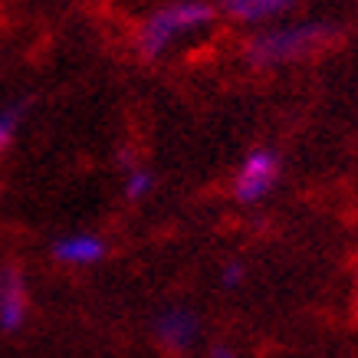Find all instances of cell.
Returning a JSON list of instances; mask_svg holds the SVG:
<instances>
[{
	"mask_svg": "<svg viewBox=\"0 0 358 358\" xmlns=\"http://www.w3.org/2000/svg\"><path fill=\"white\" fill-rule=\"evenodd\" d=\"M332 36H336V30L326 27V23H303V27L270 30L250 40L247 56H250V63H257V66L289 63V59H299V56H309L315 50H322Z\"/></svg>",
	"mask_w": 358,
	"mask_h": 358,
	"instance_id": "1",
	"label": "cell"
},
{
	"mask_svg": "<svg viewBox=\"0 0 358 358\" xmlns=\"http://www.w3.org/2000/svg\"><path fill=\"white\" fill-rule=\"evenodd\" d=\"M210 20H214V7L210 3L187 0V3L164 7L162 13H155L152 20L145 23V30H141V50L148 56H158L174 36H181L187 30H197V27H204Z\"/></svg>",
	"mask_w": 358,
	"mask_h": 358,
	"instance_id": "2",
	"label": "cell"
},
{
	"mask_svg": "<svg viewBox=\"0 0 358 358\" xmlns=\"http://www.w3.org/2000/svg\"><path fill=\"white\" fill-rule=\"evenodd\" d=\"M276 174H280V162L273 152H253L247 158V164L240 168L237 185H234V194L240 201H257L276 185Z\"/></svg>",
	"mask_w": 358,
	"mask_h": 358,
	"instance_id": "3",
	"label": "cell"
},
{
	"mask_svg": "<svg viewBox=\"0 0 358 358\" xmlns=\"http://www.w3.org/2000/svg\"><path fill=\"white\" fill-rule=\"evenodd\" d=\"M27 313V286L17 266H3L0 270V326L17 329Z\"/></svg>",
	"mask_w": 358,
	"mask_h": 358,
	"instance_id": "4",
	"label": "cell"
},
{
	"mask_svg": "<svg viewBox=\"0 0 358 358\" xmlns=\"http://www.w3.org/2000/svg\"><path fill=\"white\" fill-rule=\"evenodd\" d=\"M197 332L194 315L185 313V309H168V313L158 319V336L162 342H168L171 348H185Z\"/></svg>",
	"mask_w": 358,
	"mask_h": 358,
	"instance_id": "5",
	"label": "cell"
},
{
	"mask_svg": "<svg viewBox=\"0 0 358 358\" xmlns=\"http://www.w3.org/2000/svg\"><path fill=\"white\" fill-rule=\"evenodd\" d=\"M296 0H220V7L237 17V20H263V17H276V13L289 10Z\"/></svg>",
	"mask_w": 358,
	"mask_h": 358,
	"instance_id": "6",
	"label": "cell"
},
{
	"mask_svg": "<svg viewBox=\"0 0 358 358\" xmlns=\"http://www.w3.org/2000/svg\"><path fill=\"white\" fill-rule=\"evenodd\" d=\"M56 257L66 263H92L102 257V243L96 237H66L56 243Z\"/></svg>",
	"mask_w": 358,
	"mask_h": 358,
	"instance_id": "7",
	"label": "cell"
},
{
	"mask_svg": "<svg viewBox=\"0 0 358 358\" xmlns=\"http://www.w3.org/2000/svg\"><path fill=\"white\" fill-rule=\"evenodd\" d=\"M17 119H20V106H13V109H7V112H0V148L10 141Z\"/></svg>",
	"mask_w": 358,
	"mask_h": 358,
	"instance_id": "8",
	"label": "cell"
},
{
	"mask_svg": "<svg viewBox=\"0 0 358 358\" xmlns=\"http://www.w3.org/2000/svg\"><path fill=\"white\" fill-rule=\"evenodd\" d=\"M148 187H152V178H148L145 171H135L129 178V197H141Z\"/></svg>",
	"mask_w": 358,
	"mask_h": 358,
	"instance_id": "9",
	"label": "cell"
},
{
	"mask_svg": "<svg viewBox=\"0 0 358 358\" xmlns=\"http://www.w3.org/2000/svg\"><path fill=\"white\" fill-rule=\"evenodd\" d=\"M240 276H243V270H240V266H230V270L224 273V282H227V286H234V282H237Z\"/></svg>",
	"mask_w": 358,
	"mask_h": 358,
	"instance_id": "10",
	"label": "cell"
},
{
	"mask_svg": "<svg viewBox=\"0 0 358 358\" xmlns=\"http://www.w3.org/2000/svg\"><path fill=\"white\" fill-rule=\"evenodd\" d=\"M214 358H237V355H230L227 348H214Z\"/></svg>",
	"mask_w": 358,
	"mask_h": 358,
	"instance_id": "11",
	"label": "cell"
}]
</instances>
